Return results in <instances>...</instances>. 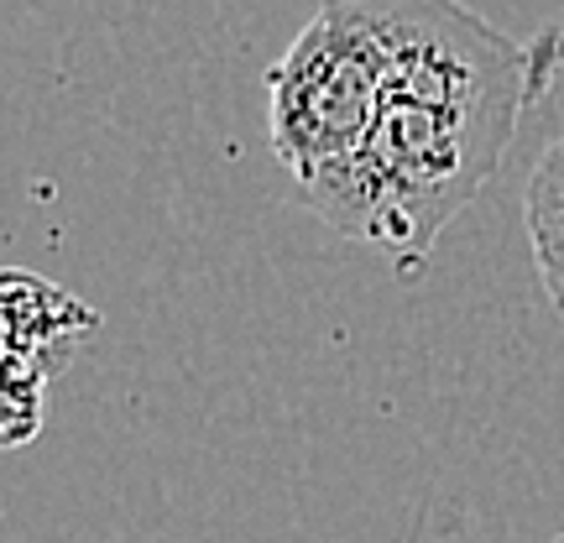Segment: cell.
Listing matches in <instances>:
<instances>
[{
  "mask_svg": "<svg viewBox=\"0 0 564 543\" xmlns=\"http://www.w3.org/2000/svg\"><path fill=\"white\" fill-rule=\"evenodd\" d=\"M523 220L528 241H533V267L544 278L549 303L564 319V137L549 146L523 194Z\"/></svg>",
  "mask_w": 564,
  "mask_h": 543,
  "instance_id": "cell-4",
  "label": "cell"
},
{
  "mask_svg": "<svg viewBox=\"0 0 564 543\" xmlns=\"http://www.w3.org/2000/svg\"><path fill=\"white\" fill-rule=\"evenodd\" d=\"M387 63L366 0H319L282 63L267 74L272 152L293 188L324 183L366 158L382 126Z\"/></svg>",
  "mask_w": 564,
  "mask_h": 543,
  "instance_id": "cell-2",
  "label": "cell"
},
{
  "mask_svg": "<svg viewBox=\"0 0 564 543\" xmlns=\"http://www.w3.org/2000/svg\"><path fill=\"white\" fill-rule=\"evenodd\" d=\"M382 32L387 105L361 162L299 188L308 215L423 267L440 230L486 188L528 105L549 95L564 32L518 42L460 0H366Z\"/></svg>",
  "mask_w": 564,
  "mask_h": 543,
  "instance_id": "cell-1",
  "label": "cell"
},
{
  "mask_svg": "<svg viewBox=\"0 0 564 543\" xmlns=\"http://www.w3.org/2000/svg\"><path fill=\"white\" fill-rule=\"evenodd\" d=\"M0 303H6V377H0L6 444H26L42 428V413H47V382L89 340L100 314L84 308L68 287L32 278V272H6Z\"/></svg>",
  "mask_w": 564,
  "mask_h": 543,
  "instance_id": "cell-3",
  "label": "cell"
}]
</instances>
